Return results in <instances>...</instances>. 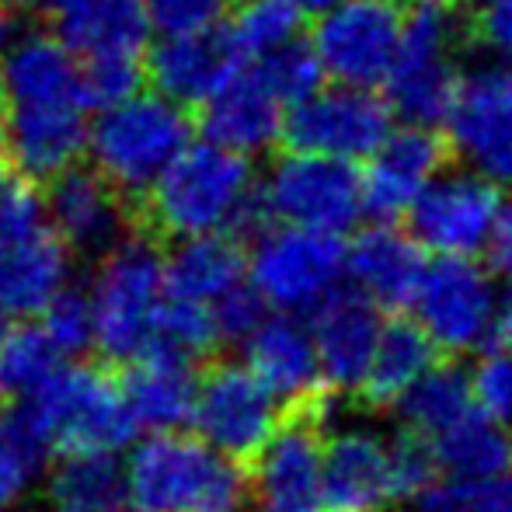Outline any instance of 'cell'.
I'll list each match as a JSON object with an SVG mask.
<instances>
[{"label": "cell", "mask_w": 512, "mask_h": 512, "mask_svg": "<svg viewBox=\"0 0 512 512\" xmlns=\"http://www.w3.org/2000/svg\"><path fill=\"white\" fill-rule=\"evenodd\" d=\"M0 436L46 467L60 453H115L129 450L140 425L126 405L119 380L105 366L67 363L35 394L11 401Z\"/></svg>", "instance_id": "cell-1"}, {"label": "cell", "mask_w": 512, "mask_h": 512, "mask_svg": "<svg viewBox=\"0 0 512 512\" xmlns=\"http://www.w3.org/2000/svg\"><path fill=\"white\" fill-rule=\"evenodd\" d=\"M147 216L164 237H196L251 227L262 216L251 157L220 143H189L143 192Z\"/></svg>", "instance_id": "cell-2"}, {"label": "cell", "mask_w": 512, "mask_h": 512, "mask_svg": "<svg viewBox=\"0 0 512 512\" xmlns=\"http://www.w3.org/2000/svg\"><path fill=\"white\" fill-rule=\"evenodd\" d=\"M126 502L140 512H244L248 467L196 432L157 429L129 443Z\"/></svg>", "instance_id": "cell-3"}, {"label": "cell", "mask_w": 512, "mask_h": 512, "mask_svg": "<svg viewBox=\"0 0 512 512\" xmlns=\"http://www.w3.org/2000/svg\"><path fill=\"white\" fill-rule=\"evenodd\" d=\"M189 143L192 122L185 108L157 91L136 88L88 119L84 154L112 189L122 196H143Z\"/></svg>", "instance_id": "cell-4"}, {"label": "cell", "mask_w": 512, "mask_h": 512, "mask_svg": "<svg viewBox=\"0 0 512 512\" xmlns=\"http://www.w3.org/2000/svg\"><path fill=\"white\" fill-rule=\"evenodd\" d=\"M95 314V349L108 363L140 356L157 331L164 300V251L147 234H122L98 255L88 286Z\"/></svg>", "instance_id": "cell-5"}, {"label": "cell", "mask_w": 512, "mask_h": 512, "mask_svg": "<svg viewBox=\"0 0 512 512\" xmlns=\"http://www.w3.org/2000/svg\"><path fill=\"white\" fill-rule=\"evenodd\" d=\"M460 39L464 21L450 0H418L401 21V46L380 95L387 98L394 119L439 126L453 88L460 81Z\"/></svg>", "instance_id": "cell-6"}, {"label": "cell", "mask_w": 512, "mask_h": 512, "mask_svg": "<svg viewBox=\"0 0 512 512\" xmlns=\"http://www.w3.org/2000/svg\"><path fill=\"white\" fill-rule=\"evenodd\" d=\"M499 293V279L481 258H429L408 310L439 356L464 359L495 342Z\"/></svg>", "instance_id": "cell-7"}, {"label": "cell", "mask_w": 512, "mask_h": 512, "mask_svg": "<svg viewBox=\"0 0 512 512\" xmlns=\"http://www.w3.org/2000/svg\"><path fill=\"white\" fill-rule=\"evenodd\" d=\"M248 286L269 310L300 314L345 286V237L272 223L248 251Z\"/></svg>", "instance_id": "cell-8"}, {"label": "cell", "mask_w": 512, "mask_h": 512, "mask_svg": "<svg viewBox=\"0 0 512 512\" xmlns=\"http://www.w3.org/2000/svg\"><path fill=\"white\" fill-rule=\"evenodd\" d=\"M258 203L272 223L335 237H349L366 216L356 164L307 150H290L269 164L258 178Z\"/></svg>", "instance_id": "cell-9"}, {"label": "cell", "mask_w": 512, "mask_h": 512, "mask_svg": "<svg viewBox=\"0 0 512 512\" xmlns=\"http://www.w3.org/2000/svg\"><path fill=\"white\" fill-rule=\"evenodd\" d=\"M502 185L471 168H443L408 209V230L429 258H481L499 234Z\"/></svg>", "instance_id": "cell-10"}, {"label": "cell", "mask_w": 512, "mask_h": 512, "mask_svg": "<svg viewBox=\"0 0 512 512\" xmlns=\"http://www.w3.org/2000/svg\"><path fill=\"white\" fill-rule=\"evenodd\" d=\"M401 21L405 7L398 0H338L317 11L307 46L324 81L380 91L401 46Z\"/></svg>", "instance_id": "cell-11"}, {"label": "cell", "mask_w": 512, "mask_h": 512, "mask_svg": "<svg viewBox=\"0 0 512 512\" xmlns=\"http://www.w3.org/2000/svg\"><path fill=\"white\" fill-rule=\"evenodd\" d=\"M279 425L283 405L244 363L220 359L196 377L189 429L216 453L248 464Z\"/></svg>", "instance_id": "cell-12"}, {"label": "cell", "mask_w": 512, "mask_h": 512, "mask_svg": "<svg viewBox=\"0 0 512 512\" xmlns=\"http://www.w3.org/2000/svg\"><path fill=\"white\" fill-rule=\"evenodd\" d=\"M394 129V112L377 88L324 81L286 108L283 140L290 150L363 164Z\"/></svg>", "instance_id": "cell-13"}, {"label": "cell", "mask_w": 512, "mask_h": 512, "mask_svg": "<svg viewBox=\"0 0 512 512\" xmlns=\"http://www.w3.org/2000/svg\"><path fill=\"white\" fill-rule=\"evenodd\" d=\"M446 150L460 164L499 185L512 182V67L481 63L460 70L443 119Z\"/></svg>", "instance_id": "cell-14"}, {"label": "cell", "mask_w": 512, "mask_h": 512, "mask_svg": "<svg viewBox=\"0 0 512 512\" xmlns=\"http://www.w3.org/2000/svg\"><path fill=\"white\" fill-rule=\"evenodd\" d=\"M321 443V425L304 411L297 422L279 425L269 443L248 460L244 512H324Z\"/></svg>", "instance_id": "cell-15"}, {"label": "cell", "mask_w": 512, "mask_h": 512, "mask_svg": "<svg viewBox=\"0 0 512 512\" xmlns=\"http://www.w3.org/2000/svg\"><path fill=\"white\" fill-rule=\"evenodd\" d=\"M324 512H384L394 502L387 432L356 418H338L321 443Z\"/></svg>", "instance_id": "cell-16"}, {"label": "cell", "mask_w": 512, "mask_h": 512, "mask_svg": "<svg viewBox=\"0 0 512 512\" xmlns=\"http://www.w3.org/2000/svg\"><path fill=\"white\" fill-rule=\"evenodd\" d=\"M359 171L363 213L373 220H405L425 185L446 168V143L436 126L394 122L377 150L366 157Z\"/></svg>", "instance_id": "cell-17"}, {"label": "cell", "mask_w": 512, "mask_h": 512, "mask_svg": "<svg viewBox=\"0 0 512 512\" xmlns=\"http://www.w3.org/2000/svg\"><path fill=\"white\" fill-rule=\"evenodd\" d=\"M307 328L314 338L324 391L338 398L359 394L384 328V310L359 297L352 286H338L307 314Z\"/></svg>", "instance_id": "cell-18"}, {"label": "cell", "mask_w": 512, "mask_h": 512, "mask_svg": "<svg viewBox=\"0 0 512 512\" xmlns=\"http://www.w3.org/2000/svg\"><path fill=\"white\" fill-rule=\"evenodd\" d=\"M199 108H203L199 122H203V136L209 143H220V147L255 161V157L276 150V143H283L290 105L269 88L255 63L251 67L237 63Z\"/></svg>", "instance_id": "cell-19"}, {"label": "cell", "mask_w": 512, "mask_h": 512, "mask_svg": "<svg viewBox=\"0 0 512 512\" xmlns=\"http://www.w3.org/2000/svg\"><path fill=\"white\" fill-rule=\"evenodd\" d=\"M425 265V248L408 227H398L394 220H373L363 230L356 227L352 241H345V286L380 310H408Z\"/></svg>", "instance_id": "cell-20"}, {"label": "cell", "mask_w": 512, "mask_h": 512, "mask_svg": "<svg viewBox=\"0 0 512 512\" xmlns=\"http://www.w3.org/2000/svg\"><path fill=\"white\" fill-rule=\"evenodd\" d=\"M241 352V363L276 394L283 408L304 411L324 394L307 317L269 310L241 342Z\"/></svg>", "instance_id": "cell-21"}, {"label": "cell", "mask_w": 512, "mask_h": 512, "mask_svg": "<svg viewBox=\"0 0 512 512\" xmlns=\"http://www.w3.org/2000/svg\"><path fill=\"white\" fill-rule=\"evenodd\" d=\"M0 102L4 108L88 105L81 60L53 32H14L0 49Z\"/></svg>", "instance_id": "cell-22"}, {"label": "cell", "mask_w": 512, "mask_h": 512, "mask_svg": "<svg viewBox=\"0 0 512 512\" xmlns=\"http://www.w3.org/2000/svg\"><path fill=\"white\" fill-rule=\"evenodd\" d=\"M46 185V223L70 251L98 258L126 234V196L95 168L74 164Z\"/></svg>", "instance_id": "cell-23"}, {"label": "cell", "mask_w": 512, "mask_h": 512, "mask_svg": "<svg viewBox=\"0 0 512 512\" xmlns=\"http://www.w3.org/2000/svg\"><path fill=\"white\" fill-rule=\"evenodd\" d=\"M4 157L32 182H49L60 171L81 164L88 147V105H32L7 108Z\"/></svg>", "instance_id": "cell-24"}, {"label": "cell", "mask_w": 512, "mask_h": 512, "mask_svg": "<svg viewBox=\"0 0 512 512\" xmlns=\"http://www.w3.org/2000/svg\"><path fill=\"white\" fill-rule=\"evenodd\" d=\"M196 359L154 338L140 356L122 363L119 387L140 432L185 429L196 401Z\"/></svg>", "instance_id": "cell-25"}, {"label": "cell", "mask_w": 512, "mask_h": 512, "mask_svg": "<svg viewBox=\"0 0 512 512\" xmlns=\"http://www.w3.org/2000/svg\"><path fill=\"white\" fill-rule=\"evenodd\" d=\"M74 279V251L46 227L0 241V314L35 321L42 307Z\"/></svg>", "instance_id": "cell-26"}, {"label": "cell", "mask_w": 512, "mask_h": 512, "mask_svg": "<svg viewBox=\"0 0 512 512\" xmlns=\"http://www.w3.org/2000/svg\"><path fill=\"white\" fill-rule=\"evenodd\" d=\"M237 63L241 60L220 32L161 35L147 49L143 77H150L157 95L189 108L203 105Z\"/></svg>", "instance_id": "cell-27"}, {"label": "cell", "mask_w": 512, "mask_h": 512, "mask_svg": "<svg viewBox=\"0 0 512 512\" xmlns=\"http://www.w3.org/2000/svg\"><path fill=\"white\" fill-rule=\"evenodd\" d=\"M60 18V39L77 60H143L150 18L143 0H77Z\"/></svg>", "instance_id": "cell-28"}, {"label": "cell", "mask_w": 512, "mask_h": 512, "mask_svg": "<svg viewBox=\"0 0 512 512\" xmlns=\"http://www.w3.org/2000/svg\"><path fill=\"white\" fill-rule=\"evenodd\" d=\"M241 283H248V248L227 230L175 237L164 255V293L171 297L216 304Z\"/></svg>", "instance_id": "cell-29"}, {"label": "cell", "mask_w": 512, "mask_h": 512, "mask_svg": "<svg viewBox=\"0 0 512 512\" xmlns=\"http://www.w3.org/2000/svg\"><path fill=\"white\" fill-rule=\"evenodd\" d=\"M436 359H443V356H439L436 345L429 342V335H425L411 317L384 321L359 394L377 408H394L405 398L408 387L415 384Z\"/></svg>", "instance_id": "cell-30"}, {"label": "cell", "mask_w": 512, "mask_h": 512, "mask_svg": "<svg viewBox=\"0 0 512 512\" xmlns=\"http://www.w3.org/2000/svg\"><path fill=\"white\" fill-rule=\"evenodd\" d=\"M429 446L439 478H492L512 467V425L478 408L429 439Z\"/></svg>", "instance_id": "cell-31"}, {"label": "cell", "mask_w": 512, "mask_h": 512, "mask_svg": "<svg viewBox=\"0 0 512 512\" xmlns=\"http://www.w3.org/2000/svg\"><path fill=\"white\" fill-rule=\"evenodd\" d=\"M46 492L56 512H115L126 506V474L115 453H60Z\"/></svg>", "instance_id": "cell-32"}, {"label": "cell", "mask_w": 512, "mask_h": 512, "mask_svg": "<svg viewBox=\"0 0 512 512\" xmlns=\"http://www.w3.org/2000/svg\"><path fill=\"white\" fill-rule=\"evenodd\" d=\"M398 415L405 422L408 432L422 436L425 443L436 439L439 432H446L450 425H457L467 411H474V398H471V380H467V370L457 363H436L415 380V384L405 391V398L398 401Z\"/></svg>", "instance_id": "cell-33"}, {"label": "cell", "mask_w": 512, "mask_h": 512, "mask_svg": "<svg viewBox=\"0 0 512 512\" xmlns=\"http://www.w3.org/2000/svg\"><path fill=\"white\" fill-rule=\"evenodd\" d=\"M223 21V39L230 42L237 60L255 63L300 39L307 11L297 0H234Z\"/></svg>", "instance_id": "cell-34"}, {"label": "cell", "mask_w": 512, "mask_h": 512, "mask_svg": "<svg viewBox=\"0 0 512 512\" xmlns=\"http://www.w3.org/2000/svg\"><path fill=\"white\" fill-rule=\"evenodd\" d=\"M60 363L63 356L42 335L39 324H7L4 338H0V398L21 401L35 394Z\"/></svg>", "instance_id": "cell-35"}, {"label": "cell", "mask_w": 512, "mask_h": 512, "mask_svg": "<svg viewBox=\"0 0 512 512\" xmlns=\"http://www.w3.org/2000/svg\"><path fill=\"white\" fill-rule=\"evenodd\" d=\"M415 512H512V467L492 478H436Z\"/></svg>", "instance_id": "cell-36"}, {"label": "cell", "mask_w": 512, "mask_h": 512, "mask_svg": "<svg viewBox=\"0 0 512 512\" xmlns=\"http://www.w3.org/2000/svg\"><path fill=\"white\" fill-rule=\"evenodd\" d=\"M154 338L168 342L171 349L185 352L189 359H206L223 345L220 328H216L213 304H199V300L171 297L164 293L161 310H157V331Z\"/></svg>", "instance_id": "cell-37"}, {"label": "cell", "mask_w": 512, "mask_h": 512, "mask_svg": "<svg viewBox=\"0 0 512 512\" xmlns=\"http://www.w3.org/2000/svg\"><path fill=\"white\" fill-rule=\"evenodd\" d=\"M35 321L63 359H81L95 349V314L88 290H77L74 283L63 286Z\"/></svg>", "instance_id": "cell-38"}, {"label": "cell", "mask_w": 512, "mask_h": 512, "mask_svg": "<svg viewBox=\"0 0 512 512\" xmlns=\"http://www.w3.org/2000/svg\"><path fill=\"white\" fill-rule=\"evenodd\" d=\"M474 408L492 418H512V345L495 338L481 352H474V366L467 370Z\"/></svg>", "instance_id": "cell-39"}, {"label": "cell", "mask_w": 512, "mask_h": 512, "mask_svg": "<svg viewBox=\"0 0 512 512\" xmlns=\"http://www.w3.org/2000/svg\"><path fill=\"white\" fill-rule=\"evenodd\" d=\"M255 67L286 105L300 102V98H307L317 84H324L321 63H317L314 49H310L304 39H297V42H290V46L255 60Z\"/></svg>", "instance_id": "cell-40"}, {"label": "cell", "mask_w": 512, "mask_h": 512, "mask_svg": "<svg viewBox=\"0 0 512 512\" xmlns=\"http://www.w3.org/2000/svg\"><path fill=\"white\" fill-rule=\"evenodd\" d=\"M387 460H391L394 502H415L439 478L432 446L408 429L387 436Z\"/></svg>", "instance_id": "cell-41"}, {"label": "cell", "mask_w": 512, "mask_h": 512, "mask_svg": "<svg viewBox=\"0 0 512 512\" xmlns=\"http://www.w3.org/2000/svg\"><path fill=\"white\" fill-rule=\"evenodd\" d=\"M150 28L157 35L216 32L234 0H143Z\"/></svg>", "instance_id": "cell-42"}, {"label": "cell", "mask_w": 512, "mask_h": 512, "mask_svg": "<svg viewBox=\"0 0 512 512\" xmlns=\"http://www.w3.org/2000/svg\"><path fill=\"white\" fill-rule=\"evenodd\" d=\"M46 227V199L39 182L25 175H0V241H14Z\"/></svg>", "instance_id": "cell-43"}, {"label": "cell", "mask_w": 512, "mask_h": 512, "mask_svg": "<svg viewBox=\"0 0 512 512\" xmlns=\"http://www.w3.org/2000/svg\"><path fill=\"white\" fill-rule=\"evenodd\" d=\"M143 81V60H84L81 84L88 105H112L133 95Z\"/></svg>", "instance_id": "cell-44"}, {"label": "cell", "mask_w": 512, "mask_h": 512, "mask_svg": "<svg viewBox=\"0 0 512 512\" xmlns=\"http://www.w3.org/2000/svg\"><path fill=\"white\" fill-rule=\"evenodd\" d=\"M216 328H220L223 345H241L244 338L255 331V324L269 314V307L258 300V293L248 283H241L237 290H230L227 297H220L213 304Z\"/></svg>", "instance_id": "cell-45"}, {"label": "cell", "mask_w": 512, "mask_h": 512, "mask_svg": "<svg viewBox=\"0 0 512 512\" xmlns=\"http://www.w3.org/2000/svg\"><path fill=\"white\" fill-rule=\"evenodd\" d=\"M474 39L492 63L512 67V0H481L474 14Z\"/></svg>", "instance_id": "cell-46"}, {"label": "cell", "mask_w": 512, "mask_h": 512, "mask_svg": "<svg viewBox=\"0 0 512 512\" xmlns=\"http://www.w3.org/2000/svg\"><path fill=\"white\" fill-rule=\"evenodd\" d=\"M39 474L42 464H35L28 453H21L18 446L0 436V512L18 509V502L25 499Z\"/></svg>", "instance_id": "cell-47"}, {"label": "cell", "mask_w": 512, "mask_h": 512, "mask_svg": "<svg viewBox=\"0 0 512 512\" xmlns=\"http://www.w3.org/2000/svg\"><path fill=\"white\" fill-rule=\"evenodd\" d=\"M488 255H492L495 269L512 276V203H506V213H502V223H499V234H495Z\"/></svg>", "instance_id": "cell-48"}, {"label": "cell", "mask_w": 512, "mask_h": 512, "mask_svg": "<svg viewBox=\"0 0 512 512\" xmlns=\"http://www.w3.org/2000/svg\"><path fill=\"white\" fill-rule=\"evenodd\" d=\"M495 338L512 345V276L499 293V328H495Z\"/></svg>", "instance_id": "cell-49"}, {"label": "cell", "mask_w": 512, "mask_h": 512, "mask_svg": "<svg viewBox=\"0 0 512 512\" xmlns=\"http://www.w3.org/2000/svg\"><path fill=\"white\" fill-rule=\"evenodd\" d=\"M14 4L32 14H63L70 4H77V0H14Z\"/></svg>", "instance_id": "cell-50"}, {"label": "cell", "mask_w": 512, "mask_h": 512, "mask_svg": "<svg viewBox=\"0 0 512 512\" xmlns=\"http://www.w3.org/2000/svg\"><path fill=\"white\" fill-rule=\"evenodd\" d=\"M300 7H304L307 14H317V11H324V7H331V4H338V0H297Z\"/></svg>", "instance_id": "cell-51"}, {"label": "cell", "mask_w": 512, "mask_h": 512, "mask_svg": "<svg viewBox=\"0 0 512 512\" xmlns=\"http://www.w3.org/2000/svg\"><path fill=\"white\" fill-rule=\"evenodd\" d=\"M14 32H18V28L11 25V18H7V14H0V49L7 46V39H11Z\"/></svg>", "instance_id": "cell-52"}, {"label": "cell", "mask_w": 512, "mask_h": 512, "mask_svg": "<svg viewBox=\"0 0 512 512\" xmlns=\"http://www.w3.org/2000/svg\"><path fill=\"white\" fill-rule=\"evenodd\" d=\"M7 324H11V321H7V317H4V314H0V338H4V331H7Z\"/></svg>", "instance_id": "cell-53"}, {"label": "cell", "mask_w": 512, "mask_h": 512, "mask_svg": "<svg viewBox=\"0 0 512 512\" xmlns=\"http://www.w3.org/2000/svg\"><path fill=\"white\" fill-rule=\"evenodd\" d=\"M0 161H4V129H0Z\"/></svg>", "instance_id": "cell-54"}, {"label": "cell", "mask_w": 512, "mask_h": 512, "mask_svg": "<svg viewBox=\"0 0 512 512\" xmlns=\"http://www.w3.org/2000/svg\"><path fill=\"white\" fill-rule=\"evenodd\" d=\"M115 512H140V509H133V506L126 509V506H122V509H115Z\"/></svg>", "instance_id": "cell-55"}, {"label": "cell", "mask_w": 512, "mask_h": 512, "mask_svg": "<svg viewBox=\"0 0 512 512\" xmlns=\"http://www.w3.org/2000/svg\"><path fill=\"white\" fill-rule=\"evenodd\" d=\"M0 429H4V408H0Z\"/></svg>", "instance_id": "cell-56"}, {"label": "cell", "mask_w": 512, "mask_h": 512, "mask_svg": "<svg viewBox=\"0 0 512 512\" xmlns=\"http://www.w3.org/2000/svg\"><path fill=\"white\" fill-rule=\"evenodd\" d=\"M509 425H512V418H509Z\"/></svg>", "instance_id": "cell-57"}, {"label": "cell", "mask_w": 512, "mask_h": 512, "mask_svg": "<svg viewBox=\"0 0 512 512\" xmlns=\"http://www.w3.org/2000/svg\"><path fill=\"white\" fill-rule=\"evenodd\" d=\"M11 512H14V509H11Z\"/></svg>", "instance_id": "cell-58"}]
</instances>
